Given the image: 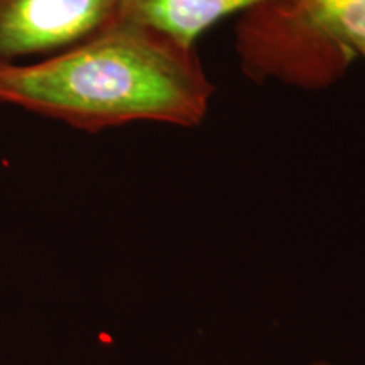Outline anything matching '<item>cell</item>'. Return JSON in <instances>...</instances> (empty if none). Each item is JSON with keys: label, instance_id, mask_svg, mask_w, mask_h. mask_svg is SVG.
<instances>
[{"label": "cell", "instance_id": "cell-3", "mask_svg": "<svg viewBox=\"0 0 365 365\" xmlns=\"http://www.w3.org/2000/svg\"><path fill=\"white\" fill-rule=\"evenodd\" d=\"M118 19V0H0V63L51 56Z\"/></svg>", "mask_w": 365, "mask_h": 365}, {"label": "cell", "instance_id": "cell-1", "mask_svg": "<svg viewBox=\"0 0 365 365\" xmlns=\"http://www.w3.org/2000/svg\"><path fill=\"white\" fill-rule=\"evenodd\" d=\"M213 85L195 48L125 19L33 63H0V103L100 132L130 122L196 127Z\"/></svg>", "mask_w": 365, "mask_h": 365}, {"label": "cell", "instance_id": "cell-4", "mask_svg": "<svg viewBox=\"0 0 365 365\" xmlns=\"http://www.w3.org/2000/svg\"><path fill=\"white\" fill-rule=\"evenodd\" d=\"M269 0H118V19L145 26L186 48L232 14H244Z\"/></svg>", "mask_w": 365, "mask_h": 365}, {"label": "cell", "instance_id": "cell-5", "mask_svg": "<svg viewBox=\"0 0 365 365\" xmlns=\"http://www.w3.org/2000/svg\"><path fill=\"white\" fill-rule=\"evenodd\" d=\"M299 365H336V364H333V362H328V360H313V362L299 364Z\"/></svg>", "mask_w": 365, "mask_h": 365}, {"label": "cell", "instance_id": "cell-2", "mask_svg": "<svg viewBox=\"0 0 365 365\" xmlns=\"http://www.w3.org/2000/svg\"><path fill=\"white\" fill-rule=\"evenodd\" d=\"M235 51L257 83L327 88L365 63V0H269L242 14Z\"/></svg>", "mask_w": 365, "mask_h": 365}]
</instances>
